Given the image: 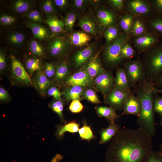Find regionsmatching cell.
<instances>
[{
	"label": "cell",
	"mask_w": 162,
	"mask_h": 162,
	"mask_svg": "<svg viewBox=\"0 0 162 162\" xmlns=\"http://www.w3.org/2000/svg\"><path fill=\"white\" fill-rule=\"evenodd\" d=\"M152 137L140 127L120 129L110 141L105 162H146L153 151Z\"/></svg>",
	"instance_id": "1"
},
{
	"label": "cell",
	"mask_w": 162,
	"mask_h": 162,
	"mask_svg": "<svg viewBox=\"0 0 162 162\" xmlns=\"http://www.w3.org/2000/svg\"><path fill=\"white\" fill-rule=\"evenodd\" d=\"M154 85L147 80L136 87L137 96L141 103V110L138 116L139 127L145 130L152 136L156 134V129L153 109L155 93Z\"/></svg>",
	"instance_id": "2"
},
{
	"label": "cell",
	"mask_w": 162,
	"mask_h": 162,
	"mask_svg": "<svg viewBox=\"0 0 162 162\" xmlns=\"http://www.w3.org/2000/svg\"><path fill=\"white\" fill-rule=\"evenodd\" d=\"M142 62L147 80L153 84L162 75V44L145 52Z\"/></svg>",
	"instance_id": "3"
},
{
	"label": "cell",
	"mask_w": 162,
	"mask_h": 162,
	"mask_svg": "<svg viewBox=\"0 0 162 162\" xmlns=\"http://www.w3.org/2000/svg\"><path fill=\"white\" fill-rule=\"evenodd\" d=\"M128 36L121 34L116 39L106 45L104 50L103 56L105 63L109 67H115L124 60L121 54L123 45L128 41Z\"/></svg>",
	"instance_id": "4"
},
{
	"label": "cell",
	"mask_w": 162,
	"mask_h": 162,
	"mask_svg": "<svg viewBox=\"0 0 162 162\" xmlns=\"http://www.w3.org/2000/svg\"><path fill=\"white\" fill-rule=\"evenodd\" d=\"M124 68L130 87H135L146 80L142 62L140 59L126 62Z\"/></svg>",
	"instance_id": "5"
},
{
	"label": "cell",
	"mask_w": 162,
	"mask_h": 162,
	"mask_svg": "<svg viewBox=\"0 0 162 162\" xmlns=\"http://www.w3.org/2000/svg\"><path fill=\"white\" fill-rule=\"evenodd\" d=\"M11 74L16 82L26 85L32 84L33 82L21 62L11 55Z\"/></svg>",
	"instance_id": "6"
},
{
	"label": "cell",
	"mask_w": 162,
	"mask_h": 162,
	"mask_svg": "<svg viewBox=\"0 0 162 162\" xmlns=\"http://www.w3.org/2000/svg\"><path fill=\"white\" fill-rule=\"evenodd\" d=\"M130 92L113 87L105 96V102L115 110H122L124 103Z\"/></svg>",
	"instance_id": "7"
},
{
	"label": "cell",
	"mask_w": 162,
	"mask_h": 162,
	"mask_svg": "<svg viewBox=\"0 0 162 162\" xmlns=\"http://www.w3.org/2000/svg\"><path fill=\"white\" fill-rule=\"evenodd\" d=\"M93 83L96 89L105 96L113 88L114 78L111 73L106 71L95 77Z\"/></svg>",
	"instance_id": "8"
},
{
	"label": "cell",
	"mask_w": 162,
	"mask_h": 162,
	"mask_svg": "<svg viewBox=\"0 0 162 162\" xmlns=\"http://www.w3.org/2000/svg\"><path fill=\"white\" fill-rule=\"evenodd\" d=\"M157 37L153 34L146 32L136 37L133 40L135 47L139 52H145L158 41Z\"/></svg>",
	"instance_id": "9"
},
{
	"label": "cell",
	"mask_w": 162,
	"mask_h": 162,
	"mask_svg": "<svg viewBox=\"0 0 162 162\" xmlns=\"http://www.w3.org/2000/svg\"><path fill=\"white\" fill-rule=\"evenodd\" d=\"M65 83L70 87L79 86L84 87L91 86L93 83V80L84 69L80 70L68 77Z\"/></svg>",
	"instance_id": "10"
},
{
	"label": "cell",
	"mask_w": 162,
	"mask_h": 162,
	"mask_svg": "<svg viewBox=\"0 0 162 162\" xmlns=\"http://www.w3.org/2000/svg\"><path fill=\"white\" fill-rule=\"evenodd\" d=\"M141 107L139 98L130 92L124 103L122 115H133L138 116L140 113Z\"/></svg>",
	"instance_id": "11"
},
{
	"label": "cell",
	"mask_w": 162,
	"mask_h": 162,
	"mask_svg": "<svg viewBox=\"0 0 162 162\" xmlns=\"http://www.w3.org/2000/svg\"><path fill=\"white\" fill-rule=\"evenodd\" d=\"M69 45L68 41L64 38L56 37L50 41L48 50L50 55L55 57L62 54L67 49Z\"/></svg>",
	"instance_id": "12"
},
{
	"label": "cell",
	"mask_w": 162,
	"mask_h": 162,
	"mask_svg": "<svg viewBox=\"0 0 162 162\" xmlns=\"http://www.w3.org/2000/svg\"><path fill=\"white\" fill-rule=\"evenodd\" d=\"M127 4L128 9L134 16H144L149 14L151 11L150 5L144 1L129 0Z\"/></svg>",
	"instance_id": "13"
},
{
	"label": "cell",
	"mask_w": 162,
	"mask_h": 162,
	"mask_svg": "<svg viewBox=\"0 0 162 162\" xmlns=\"http://www.w3.org/2000/svg\"><path fill=\"white\" fill-rule=\"evenodd\" d=\"M27 26L31 31L34 37L40 40H47L52 37L51 32L40 24L26 22Z\"/></svg>",
	"instance_id": "14"
},
{
	"label": "cell",
	"mask_w": 162,
	"mask_h": 162,
	"mask_svg": "<svg viewBox=\"0 0 162 162\" xmlns=\"http://www.w3.org/2000/svg\"><path fill=\"white\" fill-rule=\"evenodd\" d=\"M44 22L49 27L52 37L64 31L62 20L59 19L55 14H45Z\"/></svg>",
	"instance_id": "15"
},
{
	"label": "cell",
	"mask_w": 162,
	"mask_h": 162,
	"mask_svg": "<svg viewBox=\"0 0 162 162\" xmlns=\"http://www.w3.org/2000/svg\"><path fill=\"white\" fill-rule=\"evenodd\" d=\"M98 54L92 57L87 64L85 70L92 78L104 73L106 71L103 68L98 57Z\"/></svg>",
	"instance_id": "16"
},
{
	"label": "cell",
	"mask_w": 162,
	"mask_h": 162,
	"mask_svg": "<svg viewBox=\"0 0 162 162\" xmlns=\"http://www.w3.org/2000/svg\"><path fill=\"white\" fill-rule=\"evenodd\" d=\"M94 51V46L91 45L80 50L74 54L73 60L75 66L79 67L92 57Z\"/></svg>",
	"instance_id": "17"
},
{
	"label": "cell",
	"mask_w": 162,
	"mask_h": 162,
	"mask_svg": "<svg viewBox=\"0 0 162 162\" xmlns=\"http://www.w3.org/2000/svg\"><path fill=\"white\" fill-rule=\"evenodd\" d=\"M33 83L35 88L43 95H45L46 89L51 84L43 70L36 73L34 78Z\"/></svg>",
	"instance_id": "18"
},
{
	"label": "cell",
	"mask_w": 162,
	"mask_h": 162,
	"mask_svg": "<svg viewBox=\"0 0 162 162\" xmlns=\"http://www.w3.org/2000/svg\"><path fill=\"white\" fill-rule=\"evenodd\" d=\"M114 87L130 92V88L124 68H118L114 78Z\"/></svg>",
	"instance_id": "19"
},
{
	"label": "cell",
	"mask_w": 162,
	"mask_h": 162,
	"mask_svg": "<svg viewBox=\"0 0 162 162\" xmlns=\"http://www.w3.org/2000/svg\"><path fill=\"white\" fill-rule=\"evenodd\" d=\"M78 25L85 32L94 35L98 33V26L92 18L88 16H84L79 20Z\"/></svg>",
	"instance_id": "20"
},
{
	"label": "cell",
	"mask_w": 162,
	"mask_h": 162,
	"mask_svg": "<svg viewBox=\"0 0 162 162\" xmlns=\"http://www.w3.org/2000/svg\"><path fill=\"white\" fill-rule=\"evenodd\" d=\"M120 127L116 123H110L106 128H103L100 131V144H105L112 140L120 129Z\"/></svg>",
	"instance_id": "21"
},
{
	"label": "cell",
	"mask_w": 162,
	"mask_h": 162,
	"mask_svg": "<svg viewBox=\"0 0 162 162\" xmlns=\"http://www.w3.org/2000/svg\"><path fill=\"white\" fill-rule=\"evenodd\" d=\"M96 16L101 25L107 28L114 24L115 21L114 14L106 9L99 10L97 13Z\"/></svg>",
	"instance_id": "22"
},
{
	"label": "cell",
	"mask_w": 162,
	"mask_h": 162,
	"mask_svg": "<svg viewBox=\"0 0 162 162\" xmlns=\"http://www.w3.org/2000/svg\"><path fill=\"white\" fill-rule=\"evenodd\" d=\"M69 40L75 46H82L88 43L91 40V38L85 32L78 31L71 33L69 37Z\"/></svg>",
	"instance_id": "23"
},
{
	"label": "cell",
	"mask_w": 162,
	"mask_h": 162,
	"mask_svg": "<svg viewBox=\"0 0 162 162\" xmlns=\"http://www.w3.org/2000/svg\"><path fill=\"white\" fill-rule=\"evenodd\" d=\"M97 113L100 117L106 118L110 123H115V121L119 117L115 110L110 106H99L95 108Z\"/></svg>",
	"instance_id": "24"
},
{
	"label": "cell",
	"mask_w": 162,
	"mask_h": 162,
	"mask_svg": "<svg viewBox=\"0 0 162 162\" xmlns=\"http://www.w3.org/2000/svg\"><path fill=\"white\" fill-rule=\"evenodd\" d=\"M33 4L32 2L30 0H15L12 2L11 8L14 12L17 14H25L30 10Z\"/></svg>",
	"instance_id": "25"
},
{
	"label": "cell",
	"mask_w": 162,
	"mask_h": 162,
	"mask_svg": "<svg viewBox=\"0 0 162 162\" xmlns=\"http://www.w3.org/2000/svg\"><path fill=\"white\" fill-rule=\"evenodd\" d=\"M83 88L79 86H70L64 91L63 95L68 101L80 100L84 91Z\"/></svg>",
	"instance_id": "26"
},
{
	"label": "cell",
	"mask_w": 162,
	"mask_h": 162,
	"mask_svg": "<svg viewBox=\"0 0 162 162\" xmlns=\"http://www.w3.org/2000/svg\"><path fill=\"white\" fill-rule=\"evenodd\" d=\"M25 65L26 70L31 75H33L35 72L43 70L44 68L41 60L36 58H28Z\"/></svg>",
	"instance_id": "27"
},
{
	"label": "cell",
	"mask_w": 162,
	"mask_h": 162,
	"mask_svg": "<svg viewBox=\"0 0 162 162\" xmlns=\"http://www.w3.org/2000/svg\"><path fill=\"white\" fill-rule=\"evenodd\" d=\"M80 124L74 121H71L64 125L57 127L56 135L59 137L64 136L66 132L74 133L78 132L80 129Z\"/></svg>",
	"instance_id": "28"
},
{
	"label": "cell",
	"mask_w": 162,
	"mask_h": 162,
	"mask_svg": "<svg viewBox=\"0 0 162 162\" xmlns=\"http://www.w3.org/2000/svg\"><path fill=\"white\" fill-rule=\"evenodd\" d=\"M134 19V16L129 14L122 15L120 17L119 21V25L128 36L130 34Z\"/></svg>",
	"instance_id": "29"
},
{
	"label": "cell",
	"mask_w": 162,
	"mask_h": 162,
	"mask_svg": "<svg viewBox=\"0 0 162 162\" xmlns=\"http://www.w3.org/2000/svg\"><path fill=\"white\" fill-rule=\"evenodd\" d=\"M69 73L67 62L65 61H62L56 68L55 79L58 82H61L65 79Z\"/></svg>",
	"instance_id": "30"
},
{
	"label": "cell",
	"mask_w": 162,
	"mask_h": 162,
	"mask_svg": "<svg viewBox=\"0 0 162 162\" xmlns=\"http://www.w3.org/2000/svg\"><path fill=\"white\" fill-rule=\"evenodd\" d=\"M146 32V26L143 21L139 18H135L130 35L136 37Z\"/></svg>",
	"instance_id": "31"
},
{
	"label": "cell",
	"mask_w": 162,
	"mask_h": 162,
	"mask_svg": "<svg viewBox=\"0 0 162 162\" xmlns=\"http://www.w3.org/2000/svg\"><path fill=\"white\" fill-rule=\"evenodd\" d=\"M7 38L10 44L15 46H20L24 43L26 37L23 33L15 31L9 33L8 35Z\"/></svg>",
	"instance_id": "32"
},
{
	"label": "cell",
	"mask_w": 162,
	"mask_h": 162,
	"mask_svg": "<svg viewBox=\"0 0 162 162\" xmlns=\"http://www.w3.org/2000/svg\"><path fill=\"white\" fill-rule=\"evenodd\" d=\"M24 17L27 21L40 24L44 22L45 19L42 14L37 10H29L24 14Z\"/></svg>",
	"instance_id": "33"
},
{
	"label": "cell",
	"mask_w": 162,
	"mask_h": 162,
	"mask_svg": "<svg viewBox=\"0 0 162 162\" xmlns=\"http://www.w3.org/2000/svg\"><path fill=\"white\" fill-rule=\"evenodd\" d=\"M29 48L31 53L36 56L42 57L45 54V48L36 40H32L29 42Z\"/></svg>",
	"instance_id": "34"
},
{
	"label": "cell",
	"mask_w": 162,
	"mask_h": 162,
	"mask_svg": "<svg viewBox=\"0 0 162 162\" xmlns=\"http://www.w3.org/2000/svg\"><path fill=\"white\" fill-rule=\"evenodd\" d=\"M119 35L118 28L114 24L107 27L104 33L106 45L117 38Z\"/></svg>",
	"instance_id": "35"
},
{
	"label": "cell",
	"mask_w": 162,
	"mask_h": 162,
	"mask_svg": "<svg viewBox=\"0 0 162 162\" xmlns=\"http://www.w3.org/2000/svg\"><path fill=\"white\" fill-rule=\"evenodd\" d=\"M62 18L64 31L71 32L77 19L76 14L74 12H70L68 13Z\"/></svg>",
	"instance_id": "36"
},
{
	"label": "cell",
	"mask_w": 162,
	"mask_h": 162,
	"mask_svg": "<svg viewBox=\"0 0 162 162\" xmlns=\"http://www.w3.org/2000/svg\"><path fill=\"white\" fill-rule=\"evenodd\" d=\"M40 7L41 10L45 14H58L52 0H45L42 1L40 3Z\"/></svg>",
	"instance_id": "37"
},
{
	"label": "cell",
	"mask_w": 162,
	"mask_h": 162,
	"mask_svg": "<svg viewBox=\"0 0 162 162\" xmlns=\"http://www.w3.org/2000/svg\"><path fill=\"white\" fill-rule=\"evenodd\" d=\"M83 125L79 129L78 132L80 137L82 140L89 141L95 137L91 128L86 122H83Z\"/></svg>",
	"instance_id": "38"
},
{
	"label": "cell",
	"mask_w": 162,
	"mask_h": 162,
	"mask_svg": "<svg viewBox=\"0 0 162 162\" xmlns=\"http://www.w3.org/2000/svg\"><path fill=\"white\" fill-rule=\"evenodd\" d=\"M153 109L154 113H157L159 117V125H162V96L155 93L153 102Z\"/></svg>",
	"instance_id": "39"
},
{
	"label": "cell",
	"mask_w": 162,
	"mask_h": 162,
	"mask_svg": "<svg viewBox=\"0 0 162 162\" xmlns=\"http://www.w3.org/2000/svg\"><path fill=\"white\" fill-rule=\"evenodd\" d=\"M121 54L124 60L129 59L134 56L135 52L131 46L127 42L122 47Z\"/></svg>",
	"instance_id": "40"
},
{
	"label": "cell",
	"mask_w": 162,
	"mask_h": 162,
	"mask_svg": "<svg viewBox=\"0 0 162 162\" xmlns=\"http://www.w3.org/2000/svg\"><path fill=\"white\" fill-rule=\"evenodd\" d=\"M83 95L88 101L92 103L98 104L100 101L95 91L91 88H88L84 91Z\"/></svg>",
	"instance_id": "41"
},
{
	"label": "cell",
	"mask_w": 162,
	"mask_h": 162,
	"mask_svg": "<svg viewBox=\"0 0 162 162\" xmlns=\"http://www.w3.org/2000/svg\"><path fill=\"white\" fill-rule=\"evenodd\" d=\"M50 106L52 110L58 116L61 120L63 121V103L61 100H56L53 101L50 105Z\"/></svg>",
	"instance_id": "42"
},
{
	"label": "cell",
	"mask_w": 162,
	"mask_h": 162,
	"mask_svg": "<svg viewBox=\"0 0 162 162\" xmlns=\"http://www.w3.org/2000/svg\"><path fill=\"white\" fill-rule=\"evenodd\" d=\"M150 25L154 32L162 34V17H158L153 19L150 21Z\"/></svg>",
	"instance_id": "43"
},
{
	"label": "cell",
	"mask_w": 162,
	"mask_h": 162,
	"mask_svg": "<svg viewBox=\"0 0 162 162\" xmlns=\"http://www.w3.org/2000/svg\"><path fill=\"white\" fill-rule=\"evenodd\" d=\"M16 18L12 15L3 14L0 15V23L3 26H9L13 24L15 22Z\"/></svg>",
	"instance_id": "44"
},
{
	"label": "cell",
	"mask_w": 162,
	"mask_h": 162,
	"mask_svg": "<svg viewBox=\"0 0 162 162\" xmlns=\"http://www.w3.org/2000/svg\"><path fill=\"white\" fill-rule=\"evenodd\" d=\"M83 106L79 100H72L69 106V110L73 113L81 112L83 109Z\"/></svg>",
	"instance_id": "45"
},
{
	"label": "cell",
	"mask_w": 162,
	"mask_h": 162,
	"mask_svg": "<svg viewBox=\"0 0 162 162\" xmlns=\"http://www.w3.org/2000/svg\"><path fill=\"white\" fill-rule=\"evenodd\" d=\"M44 73L48 78H51L56 73V68L52 63L46 62L45 64Z\"/></svg>",
	"instance_id": "46"
},
{
	"label": "cell",
	"mask_w": 162,
	"mask_h": 162,
	"mask_svg": "<svg viewBox=\"0 0 162 162\" xmlns=\"http://www.w3.org/2000/svg\"><path fill=\"white\" fill-rule=\"evenodd\" d=\"M47 93L48 95L53 97L56 100H61V93L57 87H50L48 89Z\"/></svg>",
	"instance_id": "47"
},
{
	"label": "cell",
	"mask_w": 162,
	"mask_h": 162,
	"mask_svg": "<svg viewBox=\"0 0 162 162\" xmlns=\"http://www.w3.org/2000/svg\"><path fill=\"white\" fill-rule=\"evenodd\" d=\"M146 162H162V157L159 151H153Z\"/></svg>",
	"instance_id": "48"
},
{
	"label": "cell",
	"mask_w": 162,
	"mask_h": 162,
	"mask_svg": "<svg viewBox=\"0 0 162 162\" xmlns=\"http://www.w3.org/2000/svg\"><path fill=\"white\" fill-rule=\"evenodd\" d=\"M89 1L85 0H74L73 1L74 7L76 9L81 10L84 8L90 2Z\"/></svg>",
	"instance_id": "49"
},
{
	"label": "cell",
	"mask_w": 162,
	"mask_h": 162,
	"mask_svg": "<svg viewBox=\"0 0 162 162\" xmlns=\"http://www.w3.org/2000/svg\"><path fill=\"white\" fill-rule=\"evenodd\" d=\"M56 7L60 9L64 10L67 9L69 6V2L67 0H53Z\"/></svg>",
	"instance_id": "50"
},
{
	"label": "cell",
	"mask_w": 162,
	"mask_h": 162,
	"mask_svg": "<svg viewBox=\"0 0 162 162\" xmlns=\"http://www.w3.org/2000/svg\"><path fill=\"white\" fill-rule=\"evenodd\" d=\"M7 65L6 56L4 51L2 49L0 50V71H3L5 69Z\"/></svg>",
	"instance_id": "51"
},
{
	"label": "cell",
	"mask_w": 162,
	"mask_h": 162,
	"mask_svg": "<svg viewBox=\"0 0 162 162\" xmlns=\"http://www.w3.org/2000/svg\"><path fill=\"white\" fill-rule=\"evenodd\" d=\"M108 2L112 7L119 10H122L124 6L123 0H110Z\"/></svg>",
	"instance_id": "52"
},
{
	"label": "cell",
	"mask_w": 162,
	"mask_h": 162,
	"mask_svg": "<svg viewBox=\"0 0 162 162\" xmlns=\"http://www.w3.org/2000/svg\"><path fill=\"white\" fill-rule=\"evenodd\" d=\"M9 94L4 88H0V100H7L9 98Z\"/></svg>",
	"instance_id": "53"
},
{
	"label": "cell",
	"mask_w": 162,
	"mask_h": 162,
	"mask_svg": "<svg viewBox=\"0 0 162 162\" xmlns=\"http://www.w3.org/2000/svg\"><path fill=\"white\" fill-rule=\"evenodd\" d=\"M153 5L155 9L162 14V0H156L153 1Z\"/></svg>",
	"instance_id": "54"
},
{
	"label": "cell",
	"mask_w": 162,
	"mask_h": 162,
	"mask_svg": "<svg viewBox=\"0 0 162 162\" xmlns=\"http://www.w3.org/2000/svg\"><path fill=\"white\" fill-rule=\"evenodd\" d=\"M155 87L159 88V89H162V75L153 83Z\"/></svg>",
	"instance_id": "55"
},
{
	"label": "cell",
	"mask_w": 162,
	"mask_h": 162,
	"mask_svg": "<svg viewBox=\"0 0 162 162\" xmlns=\"http://www.w3.org/2000/svg\"><path fill=\"white\" fill-rule=\"evenodd\" d=\"M153 90L155 93H162V89L157 88L154 85L153 86Z\"/></svg>",
	"instance_id": "56"
},
{
	"label": "cell",
	"mask_w": 162,
	"mask_h": 162,
	"mask_svg": "<svg viewBox=\"0 0 162 162\" xmlns=\"http://www.w3.org/2000/svg\"><path fill=\"white\" fill-rule=\"evenodd\" d=\"M159 152L162 157V143L159 146Z\"/></svg>",
	"instance_id": "57"
}]
</instances>
